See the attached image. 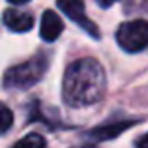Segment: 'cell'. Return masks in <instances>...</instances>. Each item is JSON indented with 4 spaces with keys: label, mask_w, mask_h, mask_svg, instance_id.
Returning <instances> with one entry per match:
<instances>
[{
    "label": "cell",
    "mask_w": 148,
    "mask_h": 148,
    "mask_svg": "<svg viewBox=\"0 0 148 148\" xmlns=\"http://www.w3.org/2000/svg\"><path fill=\"white\" fill-rule=\"evenodd\" d=\"M107 77L96 58H79L64 73L62 98L66 105L73 109H83L96 105L103 98Z\"/></svg>",
    "instance_id": "1"
},
{
    "label": "cell",
    "mask_w": 148,
    "mask_h": 148,
    "mask_svg": "<svg viewBox=\"0 0 148 148\" xmlns=\"http://www.w3.org/2000/svg\"><path fill=\"white\" fill-rule=\"evenodd\" d=\"M47 64H49L47 56L45 54H38V56L23 62V64L13 66V68H10L4 73V86L6 88H21V90L34 86L45 75Z\"/></svg>",
    "instance_id": "2"
},
{
    "label": "cell",
    "mask_w": 148,
    "mask_h": 148,
    "mask_svg": "<svg viewBox=\"0 0 148 148\" xmlns=\"http://www.w3.org/2000/svg\"><path fill=\"white\" fill-rule=\"evenodd\" d=\"M116 43L126 53H141L148 47V21L135 19L122 23L116 30Z\"/></svg>",
    "instance_id": "3"
},
{
    "label": "cell",
    "mask_w": 148,
    "mask_h": 148,
    "mask_svg": "<svg viewBox=\"0 0 148 148\" xmlns=\"http://www.w3.org/2000/svg\"><path fill=\"white\" fill-rule=\"evenodd\" d=\"M56 4L73 23H77V25L88 34V36H92L94 40H99L101 34H99L98 26H96V23L90 21V19L86 17V13H84V0H56Z\"/></svg>",
    "instance_id": "4"
},
{
    "label": "cell",
    "mask_w": 148,
    "mask_h": 148,
    "mask_svg": "<svg viewBox=\"0 0 148 148\" xmlns=\"http://www.w3.org/2000/svg\"><path fill=\"white\" fill-rule=\"evenodd\" d=\"M2 23L4 26L11 30V32H28L34 26V15L26 13V11H19V10H6L2 15Z\"/></svg>",
    "instance_id": "5"
},
{
    "label": "cell",
    "mask_w": 148,
    "mask_h": 148,
    "mask_svg": "<svg viewBox=\"0 0 148 148\" xmlns=\"http://www.w3.org/2000/svg\"><path fill=\"white\" fill-rule=\"evenodd\" d=\"M62 32H64V23H62V19L58 17L53 10L43 11V17H41V28H40L41 38L51 43V41H54Z\"/></svg>",
    "instance_id": "6"
},
{
    "label": "cell",
    "mask_w": 148,
    "mask_h": 148,
    "mask_svg": "<svg viewBox=\"0 0 148 148\" xmlns=\"http://www.w3.org/2000/svg\"><path fill=\"white\" fill-rule=\"evenodd\" d=\"M135 126L133 120H122V122H112V124H105V126H99L96 130H92L88 133V137L92 141H111V139L118 137L120 133L127 130V127Z\"/></svg>",
    "instance_id": "7"
},
{
    "label": "cell",
    "mask_w": 148,
    "mask_h": 148,
    "mask_svg": "<svg viewBox=\"0 0 148 148\" xmlns=\"http://www.w3.org/2000/svg\"><path fill=\"white\" fill-rule=\"evenodd\" d=\"M11 148H47V143L40 133H28L21 141L15 143Z\"/></svg>",
    "instance_id": "8"
},
{
    "label": "cell",
    "mask_w": 148,
    "mask_h": 148,
    "mask_svg": "<svg viewBox=\"0 0 148 148\" xmlns=\"http://www.w3.org/2000/svg\"><path fill=\"white\" fill-rule=\"evenodd\" d=\"M124 13L127 15H148V0H126Z\"/></svg>",
    "instance_id": "9"
},
{
    "label": "cell",
    "mask_w": 148,
    "mask_h": 148,
    "mask_svg": "<svg viewBox=\"0 0 148 148\" xmlns=\"http://www.w3.org/2000/svg\"><path fill=\"white\" fill-rule=\"evenodd\" d=\"M11 122H13V116H11V111L6 107V105H2V126H0V131H2V133H6V131L10 130Z\"/></svg>",
    "instance_id": "10"
},
{
    "label": "cell",
    "mask_w": 148,
    "mask_h": 148,
    "mask_svg": "<svg viewBox=\"0 0 148 148\" xmlns=\"http://www.w3.org/2000/svg\"><path fill=\"white\" fill-rule=\"evenodd\" d=\"M135 148H148V133H145L135 141Z\"/></svg>",
    "instance_id": "11"
},
{
    "label": "cell",
    "mask_w": 148,
    "mask_h": 148,
    "mask_svg": "<svg viewBox=\"0 0 148 148\" xmlns=\"http://www.w3.org/2000/svg\"><path fill=\"white\" fill-rule=\"evenodd\" d=\"M98 2V6L99 8H111L114 2H118V0H96Z\"/></svg>",
    "instance_id": "12"
},
{
    "label": "cell",
    "mask_w": 148,
    "mask_h": 148,
    "mask_svg": "<svg viewBox=\"0 0 148 148\" xmlns=\"http://www.w3.org/2000/svg\"><path fill=\"white\" fill-rule=\"evenodd\" d=\"M8 2H11V4H26L28 0H8Z\"/></svg>",
    "instance_id": "13"
},
{
    "label": "cell",
    "mask_w": 148,
    "mask_h": 148,
    "mask_svg": "<svg viewBox=\"0 0 148 148\" xmlns=\"http://www.w3.org/2000/svg\"><path fill=\"white\" fill-rule=\"evenodd\" d=\"M83 148H94V146H83Z\"/></svg>",
    "instance_id": "14"
}]
</instances>
